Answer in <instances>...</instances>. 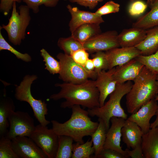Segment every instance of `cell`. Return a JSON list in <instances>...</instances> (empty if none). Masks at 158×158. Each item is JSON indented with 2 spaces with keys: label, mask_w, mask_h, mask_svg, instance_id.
Returning a JSON list of instances; mask_svg holds the SVG:
<instances>
[{
  "label": "cell",
  "mask_w": 158,
  "mask_h": 158,
  "mask_svg": "<svg viewBox=\"0 0 158 158\" xmlns=\"http://www.w3.org/2000/svg\"><path fill=\"white\" fill-rule=\"evenodd\" d=\"M72 114L70 118L63 123L51 121L52 128L58 135H64L72 138L76 143H84L83 138L91 136L97 129L99 122L92 121L87 111L80 106L75 105L71 108Z\"/></svg>",
  "instance_id": "cell-2"
},
{
  "label": "cell",
  "mask_w": 158,
  "mask_h": 158,
  "mask_svg": "<svg viewBox=\"0 0 158 158\" xmlns=\"http://www.w3.org/2000/svg\"><path fill=\"white\" fill-rule=\"evenodd\" d=\"M98 126L91 137L94 153L92 158H97L104 149L107 130L103 121L98 118Z\"/></svg>",
  "instance_id": "cell-25"
},
{
  "label": "cell",
  "mask_w": 158,
  "mask_h": 158,
  "mask_svg": "<svg viewBox=\"0 0 158 158\" xmlns=\"http://www.w3.org/2000/svg\"><path fill=\"white\" fill-rule=\"evenodd\" d=\"M133 84L131 81L117 84L115 90L109 95V98L104 105L88 109L89 116H96L104 123L107 130L110 127V122L113 117H121L126 119L127 115L121 106V101L123 97L130 90Z\"/></svg>",
  "instance_id": "cell-4"
},
{
  "label": "cell",
  "mask_w": 158,
  "mask_h": 158,
  "mask_svg": "<svg viewBox=\"0 0 158 158\" xmlns=\"http://www.w3.org/2000/svg\"><path fill=\"white\" fill-rule=\"evenodd\" d=\"M66 7L71 16V19L68 24L71 33L83 24L87 23L100 24L104 22L102 16L95 13L81 10L77 7H72L70 4L68 5Z\"/></svg>",
  "instance_id": "cell-16"
},
{
  "label": "cell",
  "mask_w": 158,
  "mask_h": 158,
  "mask_svg": "<svg viewBox=\"0 0 158 158\" xmlns=\"http://www.w3.org/2000/svg\"><path fill=\"white\" fill-rule=\"evenodd\" d=\"M141 146L144 158H158V127L143 134Z\"/></svg>",
  "instance_id": "cell-20"
},
{
  "label": "cell",
  "mask_w": 158,
  "mask_h": 158,
  "mask_svg": "<svg viewBox=\"0 0 158 158\" xmlns=\"http://www.w3.org/2000/svg\"><path fill=\"white\" fill-rule=\"evenodd\" d=\"M55 86L60 87V90L51 95L49 98L55 101L65 99V101L60 105L62 108H71L75 105L82 106L88 109L100 107L99 92L94 80H88L79 84L57 83Z\"/></svg>",
  "instance_id": "cell-1"
},
{
  "label": "cell",
  "mask_w": 158,
  "mask_h": 158,
  "mask_svg": "<svg viewBox=\"0 0 158 158\" xmlns=\"http://www.w3.org/2000/svg\"><path fill=\"white\" fill-rule=\"evenodd\" d=\"M135 59L151 71L158 74V50L153 54L140 55Z\"/></svg>",
  "instance_id": "cell-30"
},
{
  "label": "cell",
  "mask_w": 158,
  "mask_h": 158,
  "mask_svg": "<svg viewBox=\"0 0 158 158\" xmlns=\"http://www.w3.org/2000/svg\"><path fill=\"white\" fill-rule=\"evenodd\" d=\"M156 0H147V4L150 8L154 3Z\"/></svg>",
  "instance_id": "cell-44"
},
{
  "label": "cell",
  "mask_w": 158,
  "mask_h": 158,
  "mask_svg": "<svg viewBox=\"0 0 158 158\" xmlns=\"http://www.w3.org/2000/svg\"><path fill=\"white\" fill-rule=\"evenodd\" d=\"M147 6V4L141 1H134L129 7V13L133 16H138L145 11Z\"/></svg>",
  "instance_id": "cell-36"
},
{
  "label": "cell",
  "mask_w": 158,
  "mask_h": 158,
  "mask_svg": "<svg viewBox=\"0 0 158 158\" xmlns=\"http://www.w3.org/2000/svg\"><path fill=\"white\" fill-rule=\"evenodd\" d=\"M56 57L61 66L60 79L73 84L82 83L89 80L88 75L83 67L76 63L70 56L59 53Z\"/></svg>",
  "instance_id": "cell-7"
},
{
  "label": "cell",
  "mask_w": 158,
  "mask_h": 158,
  "mask_svg": "<svg viewBox=\"0 0 158 158\" xmlns=\"http://www.w3.org/2000/svg\"><path fill=\"white\" fill-rule=\"evenodd\" d=\"M127 156L129 158H144L142 153L141 145L137 146L135 148L130 150L127 148L125 150Z\"/></svg>",
  "instance_id": "cell-42"
},
{
  "label": "cell",
  "mask_w": 158,
  "mask_h": 158,
  "mask_svg": "<svg viewBox=\"0 0 158 158\" xmlns=\"http://www.w3.org/2000/svg\"><path fill=\"white\" fill-rule=\"evenodd\" d=\"M156 118L155 121L150 124V128L158 127V105L157 108L156 114Z\"/></svg>",
  "instance_id": "cell-43"
},
{
  "label": "cell",
  "mask_w": 158,
  "mask_h": 158,
  "mask_svg": "<svg viewBox=\"0 0 158 158\" xmlns=\"http://www.w3.org/2000/svg\"><path fill=\"white\" fill-rule=\"evenodd\" d=\"M21 0H0V10L3 14L8 15L10 10L12 9L14 2L20 3Z\"/></svg>",
  "instance_id": "cell-39"
},
{
  "label": "cell",
  "mask_w": 158,
  "mask_h": 158,
  "mask_svg": "<svg viewBox=\"0 0 158 158\" xmlns=\"http://www.w3.org/2000/svg\"><path fill=\"white\" fill-rule=\"evenodd\" d=\"M16 3H13L8 24H3L0 28L6 31L9 42L15 45H19L25 38L26 30L31 18L29 7L26 5H21L17 11Z\"/></svg>",
  "instance_id": "cell-5"
},
{
  "label": "cell",
  "mask_w": 158,
  "mask_h": 158,
  "mask_svg": "<svg viewBox=\"0 0 158 158\" xmlns=\"http://www.w3.org/2000/svg\"><path fill=\"white\" fill-rule=\"evenodd\" d=\"M73 3L77 4L85 7H88L90 9H94L98 3L102 2L103 0H68Z\"/></svg>",
  "instance_id": "cell-41"
},
{
  "label": "cell",
  "mask_w": 158,
  "mask_h": 158,
  "mask_svg": "<svg viewBox=\"0 0 158 158\" xmlns=\"http://www.w3.org/2000/svg\"><path fill=\"white\" fill-rule=\"evenodd\" d=\"M11 140L13 149L19 158H48L30 137L18 136Z\"/></svg>",
  "instance_id": "cell-11"
},
{
  "label": "cell",
  "mask_w": 158,
  "mask_h": 158,
  "mask_svg": "<svg viewBox=\"0 0 158 158\" xmlns=\"http://www.w3.org/2000/svg\"><path fill=\"white\" fill-rule=\"evenodd\" d=\"M144 66L135 58L115 67L113 74L117 84L133 81L139 75Z\"/></svg>",
  "instance_id": "cell-17"
},
{
  "label": "cell",
  "mask_w": 158,
  "mask_h": 158,
  "mask_svg": "<svg viewBox=\"0 0 158 158\" xmlns=\"http://www.w3.org/2000/svg\"><path fill=\"white\" fill-rule=\"evenodd\" d=\"M57 45L64 54L70 56L75 51L84 49L83 44L71 36L66 38H59Z\"/></svg>",
  "instance_id": "cell-28"
},
{
  "label": "cell",
  "mask_w": 158,
  "mask_h": 158,
  "mask_svg": "<svg viewBox=\"0 0 158 158\" xmlns=\"http://www.w3.org/2000/svg\"><path fill=\"white\" fill-rule=\"evenodd\" d=\"M158 105L157 101L155 99L151 100L127 119L136 123L143 133H146L150 129V121L155 115Z\"/></svg>",
  "instance_id": "cell-14"
},
{
  "label": "cell",
  "mask_w": 158,
  "mask_h": 158,
  "mask_svg": "<svg viewBox=\"0 0 158 158\" xmlns=\"http://www.w3.org/2000/svg\"><path fill=\"white\" fill-rule=\"evenodd\" d=\"M97 158H126L121 153L113 150L104 149Z\"/></svg>",
  "instance_id": "cell-38"
},
{
  "label": "cell",
  "mask_w": 158,
  "mask_h": 158,
  "mask_svg": "<svg viewBox=\"0 0 158 158\" xmlns=\"http://www.w3.org/2000/svg\"><path fill=\"white\" fill-rule=\"evenodd\" d=\"M135 47L142 55H148L156 52L158 50V26L146 30L145 38Z\"/></svg>",
  "instance_id": "cell-21"
},
{
  "label": "cell",
  "mask_w": 158,
  "mask_h": 158,
  "mask_svg": "<svg viewBox=\"0 0 158 158\" xmlns=\"http://www.w3.org/2000/svg\"><path fill=\"white\" fill-rule=\"evenodd\" d=\"M158 26V0H156L148 12L139 18L132 25L136 27L147 30Z\"/></svg>",
  "instance_id": "cell-24"
},
{
  "label": "cell",
  "mask_w": 158,
  "mask_h": 158,
  "mask_svg": "<svg viewBox=\"0 0 158 158\" xmlns=\"http://www.w3.org/2000/svg\"><path fill=\"white\" fill-rule=\"evenodd\" d=\"M92 59L96 70L98 73L103 71L109 69V64L105 52L99 51L92 55Z\"/></svg>",
  "instance_id": "cell-34"
},
{
  "label": "cell",
  "mask_w": 158,
  "mask_h": 158,
  "mask_svg": "<svg viewBox=\"0 0 158 158\" xmlns=\"http://www.w3.org/2000/svg\"><path fill=\"white\" fill-rule=\"evenodd\" d=\"M157 80L158 83V74L157 75ZM155 99L157 101L158 100V96Z\"/></svg>",
  "instance_id": "cell-45"
},
{
  "label": "cell",
  "mask_w": 158,
  "mask_h": 158,
  "mask_svg": "<svg viewBox=\"0 0 158 158\" xmlns=\"http://www.w3.org/2000/svg\"><path fill=\"white\" fill-rule=\"evenodd\" d=\"M125 120L121 117H113L111 118L110 121L111 125L107 133L104 148L116 150L128 158L129 157L125 150L122 149L120 144L122 137L121 130Z\"/></svg>",
  "instance_id": "cell-12"
},
{
  "label": "cell",
  "mask_w": 158,
  "mask_h": 158,
  "mask_svg": "<svg viewBox=\"0 0 158 158\" xmlns=\"http://www.w3.org/2000/svg\"><path fill=\"white\" fill-rule=\"evenodd\" d=\"M157 75L144 66L126 95V106L128 113H135L142 106L158 96Z\"/></svg>",
  "instance_id": "cell-3"
},
{
  "label": "cell",
  "mask_w": 158,
  "mask_h": 158,
  "mask_svg": "<svg viewBox=\"0 0 158 158\" xmlns=\"http://www.w3.org/2000/svg\"><path fill=\"white\" fill-rule=\"evenodd\" d=\"M73 141V139L69 136L59 135L58 147L55 158H71Z\"/></svg>",
  "instance_id": "cell-26"
},
{
  "label": "cell",
  "mask_w": 158,
  "mask_h": 158,
  "mask_svg": "<svg viewBox=\"0 0 158 158\" xmlns=\"http://www.w3.org/2000/svg\"><path fill=\"white\" fill-rule=\"evenodd\" d=\"M40 52L43 61L45 62V69L51 74H59L61 69L59 61L54 59L44 48L40 50Z\"/></svg>",
  "instance_id": "cell-29"
},
{
  "label": "cell",
  "mask_w": 158,
  "mask_h": 158,
  "mask_svg": "<svg viewBox=\"0 0 158 158\" xmlns=\"http://www.w3.org/2000/svg\"><path fill=\"white\" fill-rule=\"evenodd\" d=\"M30 138L43 151L48 158H55L59 143V135L52 128L40 124L35 128Z\"/></svg>",
  "instance_id": "cell-8"
},
{
  "label": "cell",
  "mask_w": 158,
  "mask_h": 158,
  "mask_svg": "<svg viewBox=\"0 0 158 158\" xmlns=\"http://www.w3.org/2000/svg\"><path fill=\"white\" fill-rule=\"evenodd\" d=\"M37 78V76L35 75H25L19 85L16 87L15 97L18 101L28 103L40 124L45 126L50 123L45 118V116L48 114L47 104L44 101L35 99L31 92V85Z\"/></svg>",
  "instance_id": "cell-6"
},
{
  "label": "cell",
  "mask_w": 158,
  "mask_h": 158,
  "mask_svg": "<svg viewBox=\"0 0 158 158\" xmlns=\"http://www.w3.org/2000/svg\"><path fill=\"white\" fill-rule=\"evenodd\" d=\"M120 6L118 4L110 1L98 9L95 13L101 16L109 13H116L119 11Z\"/></svg>",
  "instance_id": "cell-35"
},
{
  "label": "cell",
  "mask_w": 158,
  "mask_h": 158,
  "mask_svg": "<svg viewBox=\"0 0 158 158\" xmlns=\"http://www.w3.org/2000/svg\"><path fill=\"white\" fill-rule=\"evenodd\" d=\"M0 28V51L7 50L13 54L18 59L25 62H29L32 61L30 56L27 53H22L12 47L6 40L3 36Z\"/></svg>",
  "instance_id": "cell-32"
},
{
  "label": "cell",
  "mask_w": 158,
  "mask_h": 158,
  "mask_svg": "<svg viewBox=\"0 0 158 158\" xmlns=\"http://www.w3.org/2000/svg\"><path fill=\"white\" fill-rule=\"evenodd\" d=\"M83 67L88 74L89 78L96 79L97 73L96 70L92 59L89 58Z\"/></svg>",
  "instance_id": "cell-40"
},
{
  "label": "cell",
  "mask_w": 158,
  "mask_h": 158,
  "mask_svg": "<svg viewBox=\"0 0 158 158\" xmlns=\"http://www.w3.org/2000/svg\"><path fill=\"white\" fill-rule=\"evenodd\" d=\"M77 64L83 67L89 58V53L84 49H78L70 56Z\"/></svg>",
  "instance_id": "cell-37"
},
{
  "label": "cell",
  "mask_w": 158,
  "mask_h": 158,
  "mask_svg": "<svg viewBox=\"0 0 158 158\" xmlns=\"http://www.w3.org/2000/svg\"><path fill=\"white\" fill-rule=\"evenodd\" d=\"M94 149L93 142L89 139L85 143L80 144L76 143L73 144V154L72 158H90L94 154Z\"/></svg>",
  "instance_id": "cell-27"
},
{
  "label": "cell",
  "mask_w": 158,
  "mask_h": 158,
  "mask_svg": "<svg viewBox=\"0 0 158 158\" xmlns=\"http://www.w3.org/2000/svg\"><path fill=\"white\" fill-rule=\"evenodd\" d=\"M146 30L133 27L123 30L118 36L121 47H135L145 38Z\"/></svg>",
  "instance_id": "cell-19"
},
{
  "label": "cell",
  "mask_w": 158,
  "mask_h": 158,
  "mask_svg": "<svg viewBox=\"0 0 158 158\" xmlns=\"http://www.w3.org/2000/svg\"><path fill=\"white\" fill-rule=\"evenodd\" d=\"M13 100L10 97L5 96L0 102V137L6 136L9 127V117L13 111H15Z\"/></svg>",
  "instance_id": "cell-22"
},
{
  "label": "cell",
  "mask_w": 158,
  "mask_h": 158,
  "mask_svg": "<svg viewBox=\"0 0 158 158\" xmlns=\"http://www.w3.org/2000/svg\"><path fill=\"white\" fill-rule=\"evenodd\" d=\"M8 121L9 128L6 136L11 140L18 136L30 137L36 126L33 118L26 112L12 111Z\"/></svg>",
  "instance_id": "cell-9"
},
{
  "label": "cell",
  "mask_w": 158,
  "mask_h": 158,
  "mask_svg": "<svg viewBox=\"0 0 158 158\" xmlns=\"http://www.w3.org/2000/svg\"><path fill=\"white\" fill-rule=\"evenodd\" d=\"M122 140L128 149H132L141 145L144 134L140 127L135 123L126 120L121 130Z\"/></svg>",
  "instance_id": "cell-18"
},
{
  "label": "cell",
  "mask_w": 158,
  "mask_h": 158,
  "mask_svg": "<svg viewBox=\"0 0 158 158\" xmlns=\"http://www.w3.org/2000/svg\"><path fill=\"white\" fill-rule=\"evenodd\" d=\"M99 24L87 23L77 28L71 36L83 44L92 37L101 33Z\"/></svg>",
  "instance_id": "cell-23"
},
{
  "label": "cell",
  "mask_w": 158,
  "mask_h": 158,
  "mask_svg": "<svg viewBox=\"0 0 158 158\" xmlns=\"http://www.w3.org/2000/svg\"><path fill=\"white\" fill-rule=\"evenodd\" d=\"M118 34L115 31L101 33L87 40L83 44V48L89 53L106 51L118 47Z\"/></svg>",
  "instance_id": "cell-10"
},
{
  "label": "cell",
  "mask_w": 158,
  "mask_h": 158,
  "mask_svg": "<svg viewBox=\"0 0 158 158\" xmlns=\"http://www.w3.org/2000/svg\"><path fill=\"white\" fill-rule=\"evenodd\" d=\"M105 53L109 62V69L124 64L141 55L140 51L135 47H116Z\"/></svg>",
  "instance_id": "cell-15"
},
{
  "label": "cell",
  "mask_w": 158,
  "mask_h": 158,
  "mask_svg": "<svg viewBox=\"0 0 158 158\" xmlns=\"http://www.w3.org/2000/svg\"><path fill=\"white\" fill-rule=\"evenodd\" d=\"M35 13H38L40 6L44 5L46 7H53L58 4L59 0H21Z\"/></svg>",
  "instance_id": "cell-33"
},
{
  "label": "cell",
  "mask_w": 158,
  "mask_h": 158,
  "mask_svg": "<svg viewBox=\"0 0 158 158\" xmlns=\"http://www.w3.org/2000/svg\"><path fill=\"white\" fill-rule=\"evenodd\" d=\"M115 67L98 72L95 80L96 86L99 92V101L100 107L104 105L107 97L115 90L117 85L113 74Z\"/></svg>",
  "instance_id": "cell-13"
},
{
  "label": "cell",
  "mask_w": 158,
  "mask_h": 158,
  "mask_svg": "<svg viewBox=\"0 0 158 158\" xmlns=\"http://www.w3.org/2000/svg\"><path fill=\"white\" fill-rule=\"evenodd\" d=\"M0 158H19L13 149L12 140L6 136L0 137Z\"/></svg>",
  "instance_id": "cell-31"
}]
</instances>
